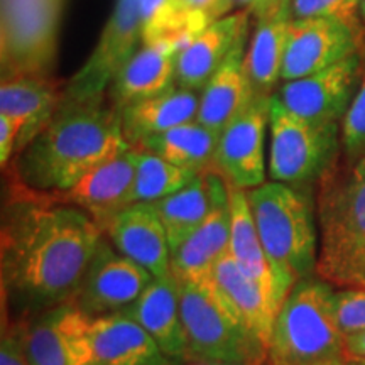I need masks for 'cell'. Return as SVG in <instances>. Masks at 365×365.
<instances>
[{"label": "cell", "instance_id": "obj_1", "mask_svg": "<svg viewBox=\"0 0 365 365\" xmlns=\"http://www.w3.org/2000/svg\"><path fill=\"white\" fill-rule=\"evenodd\" d=\"M102 239L81 208L11 185L0 232L4 317L24 322L75 301Z\"/></svg>", "mask_w": 365, "mask_h": 365}, {"label": "cell", "instance_id": "obj_2", "mask_svg": "<svg viewBox=\"0 0 365 365\" xmlns=\"http://www.w3.org/2000/svg\"><path fill=\"white\" fill-rule=\"evenodd\" d=\"M127 148L120 113L107 97L63 102L49 124L14 156L7 168L11 185L36 195L59 196Z\"/></svg>", "mask_w": 365, "mask_h": 365}, {"label": "cell", "instance_id": "obj_3", "mask_svg": "<svg viewBox=\"0 0 365 365\" xmlns=\"http://www.w3.org/2000/svg\"><path fill=\"white\" fill-rule=\"evenodd\" d=\"M317 276L365 289V154L339 161L318 182Z\"/></svg>", "mask_w": 365, "mask_h": 365}, {"label": "cell", "instance_id": "obj_4", "mask_svg": "<svg viewBox=\"0 0 365 365\" xmlns=\"http://www.w3.org/2000/svg\"><path fill=\"white\" fill-rule=\"evenodd\" d=\"M247 200L281 303L294 284L317 272L318 218L309 188L266 181Z\"/></svg>", "mask_w": 365, "mask_h": 365}, {"label": "cell", "instance_id": "obj_5", "mask_svg": "<svg viewBox=\"0 0 365 365\" xmlns=\"http://www.w3.org/2000/svg\"><path fill=\"white\" fill-rule=\"evenodd\" d=\"M333 294L330 282L318 276L296 282L274 322L267 365H317L346 352Z\"/></svg>", "mask_w": 365, "mask_h": 365}, {"label": "cell", "instance_id": "obj_6", "mask_svg": "<svg viewBox=\"0 0 365 365\" xmlns=\"http://www.w3.org/2000/svg\"><path fill=\"white\" fill-rule=\"evenodd\" d=\"M178 282L186 362H267V346L227 312L208 279Z\"/></svg>", "mask_w": 365, "mask_h": 365}, {"label": "cell", "instance_id": "obj_7", "mask_svg": "<svg viewBox=\"0 0 365 365\" xmlns=\"http://www.w3.org/2000/svg\"><path fill=\"white\" fill-rule=\"evenodd\" d=\"M340 154V124L301 118L272 95L269 107V180L309 188L331 170Z\"/></svg>", "mask_w": 365, "mask_h": 365}, {"label": "cell", "instance_id": "obj_8", "mask_svg": "<svg viewBox=\"0 0 365 365\" xmlns=\"http://www.w3.org/2000/svg\"><path fill=\"white\" fill-rule=\"evenodd\" d=\"M66 0H2V78L51 76Z\"/></svg>", "mask_w": 365, "mask_h": 365}, {"label": "cell", "instance_id": "obj_9", "mask_svg": "<svg viewBox=\"0 0 365 365\" xmlns=\"http://www.w3.org/2000/svg\"><path fill=\"white\" fill-rule=\"evenodd\" d=\"M143 48L140 0H117L105 22L93 51L71 80L66 81L63 102H86L107 97L117 73Z\"/></svg>", "mask_w": 365, "mask_h": 365}, {"label": "cell", "instance_id": "obj_10", "mask_svg": "<svg viewBox=\"0 0 365 365\" xmlns=\"http://www.w3.org/2000/svg\"><path fill=\"white\" fill-rule=\"evenodd\" d=\"M269 107L271 97L254 95L220 134L212 170L232 186L247 191L266 182Z\"/></svg>", "mask_w": 365, "mask_h": 365}, {"label": "cell", "instance_id": "obj_11", "mask_svg": "<svg viewBox=\"0 0 365 365\" xmlns=\"http://www.w3.org/2000/svg\"><path fill=\"white\" fill-rule=\"evenodd\" d=\"M362 51L304 78L284 81L276 97L289 112L319 124H340L364 78Z\"/></svg>", "mask_w": 365, "mask_h": 365}, {"label": "cell", "instance_id": "obj_12", "mask_svg": "<svg viewBox=\"0 0 365 365\" xmlns=\"http://www.w3.org/2000/svg\"><path fill=\"white\" fill-rule=\"evenodd\" d=\"M360 27L333 17L293 19L287 29L281 81L304 78L360 53Z\"/></svg>", "mask_w": 365, "mask_h": 365}, {"label": "cell", "instance_id": "obj_13", "mask_svg": "<svg viewBox=\"0 0 365 365\" xmlns=\"http://www.w3.org/2000/svg\"><path fill=\"white\" fill-rule=\"evenodd\" d=\"M153 281V274L118 252L103 235L75 303L91 318L124 313Z\"/></svg>", "mask_w": 365, "mask_h": 365}, {"label": "cell", "instance_id": "obj_14", "mask_svg": "<svg viewBox=\"0 0 365 365\" xmlns=\"http://www.w3.org/2000/svg\"><path fill=\"white\" fill-rule=\"evenodd\" d=\"M21 323L33 365H88L91 317L75 301L44 309Z\"/></svg>", "mask_w": 365, "mask_h": 365}, {"label": "cell", "instance_id": "obj_15", "mask_svg": "<svg viewBox=\"0 0 365 365\" xmlns=\"http://www.w3.org/2000/svg\"><path fill=\"white\" fill-rule=\"evenodd\" d=\"M134 180L135 153L130 145L86 173L71 190L59 195V198L88 213L103 230L113 217L134 205Z\"/></svg>", "mask_w": 365, "mask_h": 365}, {"label": "cell", "instance_id": "obj_16", "mask_svg": "<svg viewBox=\"0 0 365 365\" xmlns=\"http://www.w3.org/2000/svg\"><path fill=\"white\" fill-rule=\"evenodd\" d=\"M103 235L125 257L154 277L171 274V249L154 203H134L103 227Z\"/></svg>", "mask_w": 365, "mask_h": 365}, {"label": "cell", "instance_id": "obj_17", "mask_svg": "<svg viewBox=\"0 0 365 365\" xmlns=\"http://www.w3.org/2000/svg\"><path fill=\"white\" fill-rule=\"evenodd\" d=\"M208 281L227 312L269 349L274 322L281 308L271 291L242 271L228 254L217 262Z\"/></svg>", "mask_w": 365, "mask_h": 365}, {"label": "cell", "instance_id": "obj_18", "mask_svg": "<svg viewBox=\"0 0 365 365\" xmlns=\"http://www.w3.org/2000/svg\"><path fill=\"white\" fill-rule=\"evenodd\" d=\"M250 12L227 14L195 36L178 56L176 85L202 91L220 66L227 61L240 38L250 33Z\"/></svg>", "mask_w": 365, "mask_h": 365}, {"label": "cell", "instance_id": "obj_19", "mask_svg": "<svg viewBox=\"0 0 365 365\" xmlns=\"http://www.w3.org/2000/svg\"><path fill=\"white\" fill-rule=\"evenodd\" d=\"M88 365H170L156 341L127 313L91 318Z\"/></svg>", "mask_w": 365, "mask_h": 365}, {"label": "cell", "instance_id": "obj_20", "mask_svg": "<svg viewBox=\"0 0 365 365\" xmlns=\"http://www.w3.org/2000/svg\"><path fill=\"white\" fill-rule=\"evenodd\" d=\"M66 81L53 76H16L0 83V115L19 122L16 154L21 153L56 115L65 97Z\"/></svg>", "mask_w": 365, "mask_h": 365}, {"label": "cell", "instance_id": "obj_21", "mask_svg": "<svg viewBox=\"0 0 365 365\" xmlns=\"http://www.w3.org/2000/svg\"><path fill=\"white\" fill-rule=\"evenodd\" d=\"M252 17L255 26L250 31V43L245 54L249 80L254 95L272 97L281 81L287 29L293 21L291 0H277Z\"/></svg>", "mask_w": 365, "mask_h": 365}, {"label": "cell", "instance_id": "obj_22", "mask_svg": "<svg viewBox=\"0 0 365 365\" xmlns=\"http://www.w3.org/2000/svg\"><path fill=\"white\" fill-rule=\"evenodd\" d=\"M181 49L176 44H143L108 86L110 107L120 112L127 105L156 97L175 86Z\"/></svg>", "mask_w": 365, "mask_h": 365}, {"label": "cell", "instance_id": "obj_23", "mask_svg": "<svg viewBox=\"0 0 365 365\" xmlns=\"http://www.w3.org/2000/svg\"><path fill=\"white\" fill-rule=\"evenodd\" d=\"M124 313L149 333L170 362H186L180 282L173 272L166 277H154L140 298Z\"/></svg>", "mask_w": 365, "mask_h": 365}, {"label": "cell", "instance_id": "obj_24", "mask_svg": "<svg viewBox=\"0 0 365 365\" xmlns=\"http://www.w3.org/2000/svg\"><path fill=\"white\" fill-rule=\"evenodd\" d=\"M249 36L250 33L240 38L220 70L200 91V108L196 122L218 135L254 97L247 65H245Z\"/></svg>", "mask_w": 365, "mask_h": 365}, {"label": "cell", "instance_id": "obj_25", "mask_svg": "<svg viewBox=\"0 0 365 365\" xmlns=\"http://www.w3.org/2000/svg\"><path fill=\"white\" fill-rule=\"evenodd\" d=\"M230 225V193L227 185L207 220L171 254L173 276L178 281L208 279L217 262L228 254Z\"/></svg>", "mask_w": 365, "mask_h": 365}, {"label": "cell", "instance_id": "obj_26", "mask_svg": "<svg viewBox=\"0 0 365 365\" xmlns=\"http://www.w3.org/2000/svg\"><path fill=\"white\" fill-rule=\"evenodd\" d=\"M198 108L200 91L175 85L156 97L127 105L118 113L125 140L137 145L148 137L195 122Z\"/></svg>", "mask_w": 365, "mask_h": 365}, {"label": "cell", "instance_id": "obj_27", "mask_svg": "<svg viewBox=\"0 0 365 365\" xmlns=\"http://www.w3.org/2000/svg\"><path fill=\"white\" fill-rule=\"evenodd\" d=\"M227 181L213 170L200 173L185 188L154 203L166 230L171 254L207 220Z\"/></svg>", "mask_w": 365, "mask_h": 365}, {"label": "cell", "instance_id": "obj_28", "mask_svg": "<svg viewBox=\"0 0 365 365\" xmlns=\"http://www.w3.org/2000/svg\"><path fill=\"white\" fill-rule=\"evenodd\" d=\"M228 185L230 193V245H228V255L239 264L242 271L249 274L252 279L262 284L267 291H271L277 303H281L277 296L276 281H274L272 269L269 266L267 255L264 252L261 237H259L257 227H255L252 212H250L247 191Z\"/></svg>", "mask_w": 365, "mask_h": 365}, {"label": "cell", "instance_id": "obj_29", "mask_svg": "<svg viewBox=\"0 0 365 365\" xmlns=\"http://www.w3.org/2000/svg\"><path fill=\"white\" fill-rule=\"evenodd\" d=\"M218 139L220 135L195 120L163 134L148 137L132 148L149 150L181 170L200 175L212 170Z\"/></svg>", "mask_w": 365, "mask_h": 365}, {"label": "cell", "instance_id": "obj_30", "mask_svg": "<svg viewBox=\"0 0 365 365\" xmlns=\"http://www.w3.org/2000/svg\"><path fill=\"white\" fill-rule=\"evenodd\" d=\"M135 153V180L132 202L156 203L175 191L185 188L196 175L181 170L175 164L149 150L134 148Z\"/></svg>", "mask_w": 365, "mask_h": 365}, {"label": "cell", "instance_id": "obj_31", "mask_svg": "<svg viewBox=\"0 0 365 365\" xmlns=\"http://www.w3.org/2000/svg\"><path fill=\"white\" fill-rule=\"evenodd\" d=\"M341 156L355 159L365 154V73L360 86L340 122Z\"/></svg>", "mask_w": 365, "mask_h": 365}, {"label": "cell", "instance_id": "obj_32", "mask_svg": "<svg viewBox=\"0 0 365 365\" xmlns=\"http://www.w3.org/2000/svg\"><path fill=\"white\" fill-rule=\"evenodd\" d=\"M335 318L341 333L346 336L365 331V289L344 287L333 294Z\"/></svg>", "mask_w": 365, "mask_h": 365}, {"label": "cell", "instance_id": "obj_33", "mask_svg": "<svg viewBox=\"0 0 365 365\" xmlns=\"http://www.w3.org/2000/svg\"><path fill=\"white\" fill-rule=\"evenodd\" d=\"M360 0H291L293 19L304 17H333L359 27Z\"/></svg>", "mask_w": 365, "mask_h": 365}, {"label": "cell", "instance_id": "obj_34", "mask_svg": "<svg viewBox=\"0 0 365 365\" xmlns=\"http://www.w3.org/2000/svg\"><path fill=\"white\" fill-rule=\"evenodd\" d=\"M0 365H33L26 350L21 322H4Z\"/></svg>", "mask_w": 365, "mask_h": 365}, {"label": "cell", "instance_id": "obj_35", "mask_svg": "<svg viewBox=\"0 0 365 365\" xmlns=\"http://www.w3.org/2000/svg\"><path fill=\"white\" fill-rule=\"evenodd\" d=\"M19 134V122L14 120L11 117L0 115V164H2V170L11 166L12 159L16 156Z\"/></svg>", "mask_w": 365, "mask_h": 365}, {"label": "cell", "instance_id": "obj_36", "mask_svg": "<svg viewBox=\"0 0 365 365\" xmlns=\"http://www.w3.org/2000/svg\"><path fill=\"white\" fill-rule=\"evenodd\" d=\"M191 11L203 16L210 22H215L227 16L235 6V0H182Z\"/></svg>", "mask_w": 365, "mask_h": 365}, {"label": "cell", "instance_id": "obj_37", "mask_svg": "<svg viewBox=\"0 0 365 365\" xmlns=\"http://www.w3.org/2000/svg\"><path fill=\"white\" fill-rule=\"evenodd\" d=\"M346 352L365 359V331L346 336Z\"/></svg>", "mask_w": 365, "mask_h": 365}, {"label": "cell", "instance_id": "obj_38", "mask_svg": "<svg viewBox=\"0 0 365 365\" xmlns=\"http://www.w3.org/2000/svg\"><path fill=\"white\" fill-rule=\"evenodd\" d=\"M317 365H365V359L345 352L339 355V357H333L330 360H325V362H319Z\"/></svg>", "mask_w": 365, "mask_h": 365}, {"label": "cell", "instance_id": "obj_39", "mask_svg": "<svg viewBox=\"0 0 365 365\" xmlns=\"http://www.w3.org/2000/svg\"><path fill=\"white\" fill-rule=\"evenodd\" d=\"M274 2H277V0H235V4L244 6L245 11L250 12V16H255V14L264 11V9L269 7Z\"/></svg>", "mask_w": 365, "mask_h": 365}, {"label": "cell", "instance_id": "obj_40", "mask_svg": "<svg viewBox=\"0 0 365 365\" xmlns=\"http://www.w3.org/2000/svg\"><path fill=\"white\" fill-rule=\"evenodd\" d=\"M188 365H247V364H234V362H212V360H207V362H188Z\"/></svg>", "mask_w": 365, "mask_h": 365}, {"label": "cell", "instance_id": "obj_41", "mask_svg": "<svg viewBox=\"0 0 365 365\" xmlns=\"http://www.w3.org/2000/svg\"><path fill=\"white\" fill-rule=\"evenodd\" d=\"M359 11H360V14H362V17H364V21H365V0H360Z\"/></svg>", "mask_w": 365, "mask_h": 365}]
</instances>
